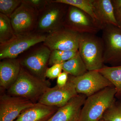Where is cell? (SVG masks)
I'll return each mask as SVG.
<instances>
[{"mask_svg":"<svg viewBox=\"0 0 121 121\" xmlns=\"http://www.w3.org/2000/svg\"><path fill=\"white\" fill-rule=\"evenodd\" d=\"M50 86L49 81L37 78L21 66L17 79L8 89V92L10 95L36 103V101H39Z\"/></svg>","mask_w":121,"mask_h":121,"instance_id":"1","label":"cell"},{"mask_svg":"<svg viewBox=\"0 0 121 121\" xmlns=\"http://www.w3.org/2000/svg\"><path fill=\"white\" fill-rule=\"evenodd\" d=\"M117 89L108 87L87 98L78 121H99L116 100Z\"/></svg>","mask_w":121,"mask_h":121,"instance_id":"2","label":"cell"},{"mask_svg":"<svg viewBox=\"0 0 121 121\" xmlns=\"http://www.w3.org/2000/svg\"><path fill=\"white\" fill-rule=\"evenodd\" d=\"M78 52L88 71L98 70L104 66V48L101 38L94 34H80Z\"/></svg>","mask_w":121,"mask_h":121,"instance_id":"3","label":"cell"},{"mask_svg":"<svg viewBox=\"0 0 121 121\" xmlns=\"http://www.w3.org/2000/svg\"><path fill=\"white\" fill-rule=\"evenodd\" d=\"M69 6L68 5L51 1L39 16L36 27L37 33H50L64 27Z\"/></svg>","mask_w":121,"mask_h":121,"instance_id":"4","label":"cell"},{"mask_svg":"<svg viewBox=\"0 0 121 121\" xmlns=\"http://www.w3.org/2000/svg\"><path fill=\"white\" fill-rule=\"evenodd\" d=\"M47 35L34 32L16 35L11 40L0 45V59H15L31 47L43 42Z\"/></svg>","mask_w":121,"mask_h":121,"instance_id":"5","label":"cell"},{"mask_svg":"<svg viewBox=\"0 0 121 121\" xmlns=\"http://www.w3.org/2000/svg\"><path fill=\"white\" fill-rule=\"evenodd\" d=\"M102 30L104 64H109L111 67L121 66V28L107 25Z\"/></svg>","mask_w":121,"mask_h":121,"instance_id":"6","label":"cell"},{"mask_svg":"<svg viewBox=\"0 0 121 121\" xmlns=\"http://www.w3.org/2000/svg\"><path fill=\"white\" fill-rule=\"evenodd\" d=\"M63 26L79 34L96 35L102 29L101 26L87 13L71 5L68 7Z\"/></svg>","mask_w":121,"mask_h":121,"instance_id":"7","label":"cell"},{"mask_svg":"<svg viewBox=\"0 0 121 121\" xmlns=\"http://www.w3.org/2000/svg\"><path fill=\"white\" fill-rule=\"evenodd\" d=\"M39 13L25 0L22 3L9 18L15 35L33 32L36 28Z\"/></svg>","mask_w":121,"mask_h":121,"instance_id":"8","label":"cell"},{"mask_svg":"<svg viewBox=\"0 0 121 121\" xmlns=\"http://www.w3.org/2000/svg\"><path fill=\"white\" fill-rule=\"evenodd\" d=\"M73 83L78 94L87 97L108 87L114 86L108 79L97 70L88 71L78 77L71 76L68 78Z\"/></svg>","mask_w":121,"mask_h":121,"instance_id":"9","label":"cell"},{"mask_svg":"<svg viewBox=\"0 0 121 121\" xmlns=\"http://www.w3.org/2000/svg\"><path fill=\"white\" fill-rule=\"evenodd\" d=\"M80 37V34L63 27L47 35L44 45L51 51H78Z\"/></svg>","mask_w":121,"mask_h":121,"instance_id":"10","label":"cell"},{"mask_svg":"<svg viewBox=\"0 0 121 121\" xmlns=\"http://www.w3.org/2000/svg\"><path fill=\"white\" fill-rule=\"evenodd\" d=\"M51 52L48 48L43 45L25 57L20 62L21 64L33 75L45 80V73Z\"/></svg>","mask_w":121,"mask_h":121,"instance_id":"11","label":"cell"},{"mask_svg":"<svg viewBox=\"0 0 121 121\" xmlns=\"http://www.w3.org/2000/svg\"><path fill=\"white\" fill-rule=\"evenodd\" d=\"M28 99L10 95L0 98V121H14L22 111L35 105Z\"/></svg>","mask_w":121,"mask_h":121,"instance_id":"12","label":"cell"},{"mask_svg":"<svg viewBox=\"0 0 121 121\" xmlns=\"http://www.w3.org/2000/svg\"><path fill=\"white\" fill-rule=\"evenodd\" d=\"M78 94L74 85L68 78L66 84L64 86L59 87L56 85L49 88L38 102L46 105L60 108Z\"/></svg>","mask_w":121,"mask_h":121,"instance_id":"13","label":"cell"},{"mask_svg":"<svg viewBox=\"0 0 121 121\" xmlns=\"http://www.w3.org/2000/svg\"><path fill=\"white\" fill-rule=\"evenodd\" d=\"M87 98L84 95L78 94L59 108L47 121H78L82 106Z\"/></svg>","mask_w":121,"mask_h":121,"instance_id":"14","label":"cell"},{"mask_svg":"<svg viewBox=\"0 0 121 121\" xmlns=\"http://www.w3.org/2000/svg\"><path fill=\"white\" fill-rule=\"evenodd\" d=\"M58 108L37 102L32 106L22 111L14 121H47Z\"/></svg>","mask_w":121,"mask_h":121,"instance_id":"15","label":"cell"},{"mask_svg":"<svg viewBox=\"0 0 121 121\" xmlns=\"http://www.w3.org/2000/svg\"><path fill=\"white\" fill-rule=\"evenodd\" d=\"M3 60L0 62V86L8 90L17 79L22 66L15 59Z\"/></svg>","mask_w":121,"mask_h":121,"instance_id":"16","label":"cell"},{"mask_svg":"<svg viewBox=\"0 0 121 121\" xmlns=\"http://www.w3.org/2000/svg\"><path fill=\"white\" fill-rule=\"evenodd\" d=\"M93 7L94 13L102 29L107 25L118 27L111 0H94Z\"/></svg>","mask_w":121,"mask_h":121,"instance_id":"17","label":"cell"},{"mask_svg":"<svg viewBox=\"0 0 121 121\" xmlns=\"http://www.w3.org/2000/svg\"><path fill=\"white\" fill-rule=\"evenodd\" d=\"M62 70L74 77L83 75L88 71L78 51L73 58L63 63Z\"/></svg>","mask_w":121,"mask_h":121,"instance_id":"18","label":"cell"},{"mask_svg":"<svg viewBox=\"0 0 121 121\" xmlns=\"http://www.w3.org/2000/svg\"><path fill=\"white\" fill-rule=\"evenodd\" d=\"M98 71L105 76L117 89V98L121 96V66L111 67L104 65Z\"/></svg>","mask_w":121,"mask_h":121,"instance_id":"19","label":"cell"},{"mask_svg":"<svg viewBox=\"0 0 121 121\" xmlns=\"http://www.w3.org/2000/svg\"><path fill=\"white\" fill-rule=\"evenodd\" d=\"M52 1L76 7L87 13L92 17L95 21L99 24L94 13L93 7L94 0H56Z\"/></svg>","mask_w":121,"mask_h":121,"instance_id":"20","label":"cell"},{"mask_svg":"<svg viewBox=\"0 0 121 121\" xmlns=\"http://www.w3.org/2000/svg\"><path fill=\"white\" fill-rule=\"evenodd\" d=\"M16 35L11 24L10 18L0 13V43H5Z\"/></svg>","mask_w":121,"mask_h":121,"instance_id":"21","label":"cell"},{"mask_svg":"<svg viewBox=\"0 0 121 121\" xmlns=\"http://www.w3.org/2000/svg\"><path fill=\"white\" fill-rule=\"evenodd\" d=\"M78 52V51L52 50L50 55L48 65L52 66L55 64L65 62L75 56Z\"/></svg>","mask_w":121,"mask_h":121,"instance_id":"22","label":"cell"},{"mask_svg":"<svg viewBox=\"0 0 121 121\" xmlns=\"http://www.w3.org/2000/svg\"><path fill=\"white\" fill-rule=\"evenodd\" d=\"M105 112L102 119L105 121H121V96L118 98Z\"/></svg>","mask_w":121,"mask_h":121,"instance_id":"23","label":"cell"},{"mask_svg":"<svg viewBox=\"0 0 121 121\" xmlns=\"http://www.w3.org/2000/svg\"><path fill=\"white\" fill-rule=\"evenodd\" d=\"M22 1L21 0H0V13L10 17Z\"/></svg>","mask_w":121,"mask_h":121,"instance_id":"24","label":"cell"},{"mask_svg":"<svg viewBox=\"0 0 121 121\" xmlns=\"http://www.w3.org/2000/svg\"><path fill=\"white\" fill-rule=\"evenodd\" d=\"M62 64H55L48 68L45 73L46 78L51 79L58 78L62 70Z\"/></svg>","mask_w":121,"mask_h":121,"instance_id":"25","label":"cell"},{"mask_svg":"<svg viewBox=\"0 0 121 121\" xmlns=\"http://www.w3.org/2000/svg\"><path fill=\"white\" fill-rule=\"evenodd\" d=\"M25 1L37 10L39 13L43 11L48 5L51 2V1L43 0H26Z\"/></svg>","mask_w":121,"mask_h":121,"instance_id":"26","label":"cell"},{"mask_svg":"<svg viewBox=\"0 0 121 121\" xmlns=\"http://www.w3.org/2000/svg\"><path fill=\"white\" fill-rule=\"evenodd\" d=\"M115 19L118 27L121 28V0H111Z\"/></svg>","mask_w":121,"mask_h":121,"instance_id":"27","label":"cell"},{"mask_svg":"<svg viewBox=\"0 0 121 121\" xmlns=\"http://www.w3.org/2000/svg\"><path fill=\"white\" fill-rule=\"evenodd\" d=\"M68 74L63 71L62 72L57 78V85L59 87L65 86L67 83L68 79Z\"/></svg>","mask_w":121,"mask_h":121,"instance_id":"28","label":"cell"},{"mask_svg":"<svg viewBox=\"0 0 121 121\" xmlns=\"http://www.w3.org/2000/svg\"><path fill=\"white\" fill-rule=\"evenodd\" d=\"M99 121H104V120H103L102 119H101V120H99Z\"/></svg>","mask_w":121,"mask_h":121,"instance_id":"29","label":"cell"}]
</instances>
